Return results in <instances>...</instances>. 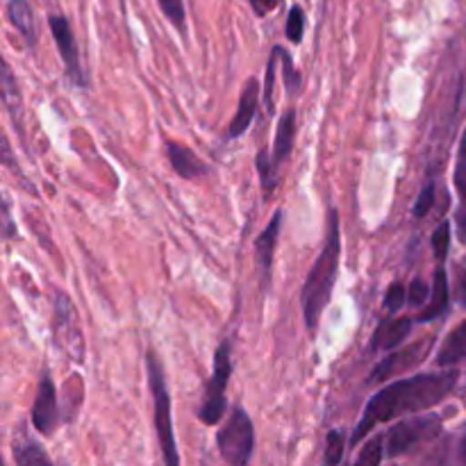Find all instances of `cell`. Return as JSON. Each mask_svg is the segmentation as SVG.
I'll use <instances>...</instances> for the list:
<instances>
[{
    "mask_svg": "<svg viewBox=\"0 0 466 466\" xmlns=\"http://www.w3.org/2000/svg\"><path fill=\"white\" fill-rule=\"evenodd\" d=\"M440 432L441 419L435 417V414L405 419V421L396 423V426L385 435V458L394 460L399 458V455L412 453L414 449L435 440Z\"/></svg>",
    "mask_w": 466,
    "mask_h": 466,
    "instance_id": "6",
    "label": "cell"
},
{
    "mask_svg": "<svg viewBox=\"0 0 466 466\" xmlns=\"http://www.w3.org/2000/svg\"><path fill=\"white\" fill-rule=\"evenodd\" d=\"M7 18L14 25V30L23 36L27 48L35 50L36 39H39V32H36V21H35V12H32V5L27 3V0H9Z\"/></svg>",
    "mask_w": 466,
    "mask_h": 466,
    "instance_id": "15",
    "label": "cell"
},
{
    "mask_svg": "<svg viewBox=\"0 0 466 466\" xmlns=\"http://www.w3.org/2000/svg\"><path fill=\"white\" fill-rule=\"evenodd\" d=\"M294 137H296V109L289 107L282 112L280 121L276 127V141H273V162L280 167L294 150Z\"/></svg>",
    "mask_w": 466,
    "mask_h": 466,
    "instance_id": "17",
    "label": "cell"
},
{
    "mask_svg": "<svg viewBox=\"0 0 466 466\" xmlns=\"http://www.w3.org/2000/svg\"><path fill=\"white\" fill-rule=\"evenodd\" d=\"M53 332L55 344L62 353H66L68 360H73L76 364L85 362V339H82V330L77 326L76 308H73L71 299L62 291L55 294Z\"/></svg>",
    "mask_w": 466,
    "mask_h": 466,
    "instance_id": "7",
    "label": "cell"
},
{
    "mask_svg": "<svg viewBox=\"0 0 466 466\" xmlns=\"http://www.w3.org/2000/svg\"><path fill=\"white\" fill-rule=\"evenodd\" d=\"M3 217H5V237H12L14 228H12V221H9V208H7V205H5Z\"/></svg>",
    "mask_w": 466,
    "mask_h": 466,
    "instance_id": "35",
    "label": "cell"
},
{
    "mask_svg": "<svg viewBox=\"0 0 466 466\" xmlns=\"http://www.w3.org/2000/svg\"><path fill=\"white\" fill-rule=\"evenodd\" d=\"M449 246H451V223L444 221L432 235V250H435L437 259H444L449 255Z\"/></svg>",
    "mask_w": 466,
    "mask_h": 466,
    "instance_id": "29",
    "label": "cell"
},
{
    "mask_svg": "<svg viewBox=\"0 0 466 466\" xmlns=\"http://www.w3.org/2000/svg\"><path fill=\"white\" fill-rule=\"evenodd\" d=\"M250 7H253V12L258 14V16H267V14H271L273 9L280 7L282 0H248Z\"/></svg>",
    "mask_w": 466,
    "mask_h": 466,
    "instance_id": "33",
    "label": "cell"
},
{
    "mask_svg": "<svg viewBox=\"0 0 466 466\" xmlns=\"http://www.w3.org/2000/svg\"><path fill=\"white\" fill-rule=\"evenodd\" d=\"M278 59H280V55H278V46H276V48H273V53H271V57H268L267 80H264V103H267L268 112H273V82H276Z\"/></svg>",
    "mask_w": 466,
    "mask_h": 466,
    "instance_id": "28",
    "label": "cell"
},
{
    "mask_svg": "<svg viewBox=\"0 0 466 466\" xmlns=\"http://www.w3.org/2000/svg\"><path fill=\"white\" fill-rule=\"evenodd\" d=\"M278 53H280V62H282V66H285V82H287V89H299V85H300V77H299V73H296V68H294V62H291V55H289V50L287 48H282V46H278Z\"/></svg>",
    "mask_w": 466,
    "mask_h": 466,
    "instance_id": "30",
    "label": "cell"
},
{
    "mask_svg": "<svg viewBox=\"0 0 466 466\" xmlns=\"http://www.w3.org/2000/svg\"><path fill=\"white\" fill-rule=\"evenodd\" d=\"M455 299L460 300L462 308H466V268H460L458 278H455Z\"/></svg>",
    "mask_w": 466,
    "mask_h": 466,
    "instance_id": "34",
    "label": "cell"
},
{
    "mask_svg": "<svg viewBox=\"0 0 466 466\" xmlns=\"http://www.w3.org/2000/svg\"><path fill=\"white\" fill-rule=\"evenodd\" d=\"M403 305H408V291H405V285L403 282H391V287L387 289V296H385L387 312L390 314L399 312Z\"/></svg>",
    "mask_w": 466,
    "mask_h": 466,
    "instance_id": "27",
    "label": "cell"
},
{
    "mask_svg": "<svg viewBox=\"0 0 466 466\" xmlns=\"http://www.w3.org/2000/svg\"><path fill=\"white\" fill-rule=\"evenodd\" d=\"M385 460V435H376L364 444L360 455L355 458V464H380Z\"/></svg>",
    "mask_w": 466,
    "mask_h": 466,
    "instance_id": "22",
    "label": "cell"
},
{
    "mask_svg": "<svg viewBox=\"0 0 466 466\" xmlns=\"http://www.w3.org/2000/svg\"><path fill=\"white\" fill-rule=\"evenodd\" d=\"M428 296H431V289H428L426 282H423L421 278H414L408 291V305H412V308H423Z\"/></svg>",
    "mask_w": 466,
    "mask_h": 466,
    "instance_id": "31",
    "label": "cell"
},
{
    "mask_svg": "<svg viewBox=\"0 0 466 466\" xmlns=\"http://www.w3.org/2000/svg\"><path fill=\"white\" fill-rule=\"evenodd\" d=\"M287 39L291 41V44H300L303 41V32H305V12L300 5H294V7L289 9V16H287Z\"/></svg>",
    "mask_w": 466,
    "mask_h": 466,
    "instance_id": "25",
    "label": "cell"
},
{
    "mask_svg": "<svg viewBox=\"0 0 466 466\" xmlns=\"http://www.w3.org/2000/svg\"><path fill=\"white\" fill-rule=\"evenodd\" d=\"M432 346H435V337H428V339L414 341V344L405 346V349L396 350L390 358L382 360L376 369L371 371V378H369V385H376V382L390 380V378L400 376V373H408L412 369H417L419 364L426 362V358L431 355Z\"/></svg>",
    "mask_w": 466,
    "mask_h": 466,
    "instance_id": "8",
    "label": "cell"
},
{
    "mask_svg": "<svg viewBox=\"0 0 466 466\" xmlns=\"http://www.w3.org/2000/svg\"><path fill=\"white\" fill-rule=\"evenodd\" d=\"M455 187L460 194V208H458V235L460 239L466 241V130L460 141L458 150V164H455Z\"/></svg>",
    "mask_w": 466,
    "mask_h": 466,
    "instance_id": "20",
    "label": "cell"
},
{
    "mask_svg": "<svg viewBox=\"0 0 466 466\" xmlns=\"http://www.w3.org/2000/svg\"><path fill=\"white\" fill-rule=\"evenodd\" d=\"M458 380L460 371L449 367L446 371L419 373V376L405 378V380H399L380 390L364 408L362 419H360L353 437H350V446H358L380 423L394 421V419L405 417V414L426 412V410L440 405L455 390Z\"/></svg>",
    "mask_w": 466,
    "mask_h": 466,
    "instance_id": "1",
    "label": "cell"
},
{
    "mask_svg": "<svg viewBox=\"0 0 466 466\" xmlns=\"http://www.w3.org/2000/svg\"><path fill=\"white\" fill-rule=\"evenodd\" d=\"M50 32H53V39L57 44L59 55H62L64 68H66V77L76 86H86V73L82 71L80 64V53H77L76 36H73L71 23L64 16H48Z\"/></svg>",
    "mask_w": 466,
    "mask_h": 466,
    "instance_id": "9",
    "label": "cell"
},
{
    "mask_svg": "<svg viewBox=\"0 0 466 466\" xmlns=\"http://www.w3.org/2000/svg\"><path fill=\"white\" fill-rule=\"evenodd\" d=\"M157 3H159V9H162L164 16L173 23V27H176L180 35H185L187 32L185 3H182V0H157Z\"/></svg>",
    "mask_w": 466,
    "mask_h": 466,
    "instance_id": "23",
    "label": "cell"
},
{
    "mask_svg": "<svg viewBox=\"0 0 466 466\" xmlns=\"http://www.w3.org/2000/svg\"><path fill=\"white\" fill-rule=\"evenodd\" d=\"M462 460L466 462V432H464V440H462Z\"/></svg>",
    "mask_w": 466,
    "mask_h": 466,
    "instance_id": "36",
    "label": "cell"
},
{
    "mask_svg": "<svg viewBox=\"0 0 466 466\" xmlns=\"http://www.w3.org/2000/svg\"><path fill=\"white\" fill-rule=\"evenodd\" d=\"M344 449L346 440L339 431H330L326 437V458L323 462L326 464H339L344 460Z\"/></svg>",
    "mask_w": 466,
    "mask_h": 466,
    "instance_id": "26",
    "label": "cell"
},
{
    "mask_svg": "<svg viewBox=\"0 0 466 466\" xmlns=\"http://www.w3.org/2000/svg\"><path fill=\"white\" fill-rule=\"evenodd\" d=\"M146 371H148V387L153 394V408H155V428H157L159 449H162L164 462L168 466L180 464V455H177L176 437H173V419H171V396H168L167 376H164V367L159 364L155 350H148L146 358Z\"/></svg>",
    "mask_w": 466,
    "mask_h": 466,
    "instance_id": "3",
    "label": "cell"
},
{
    "mask_svg": "<svg viewBox=\"0 0 466 466\" xmlns=\"http://www.w3.org/2000/svg\"><path fill=\"white\" fill-rule=\"evenodd\" d=\"M217 446L221 458L228 464L235 466H246L253 458L255 449V428L250 421L248 414L241 408H235L230 412V419L226 421V426L218 431L217 435Z\"/></svg>",
    "mask_w": 466,
    "mask_h": 466,
    "instance_id": "5",
    "label": "cell"
},
{
    "mask_svg": "<svg viewBox=\"0 0 466 466\" xmlns=\"http://www.w3.org/2000/svg\"><path fill=\"white\" fill-rule=\"evenodd\" d=\"M0 89H3L5 109H7L14 126H16V130L21 132L23 137V96L16 85V77H14L12 68H9V64H3V82H0Z\"/></svg>",
    "mask_w": 466,
    "mask_h": 466,
    "instance_id": "18",
    "label": "cell"
},
{
    "mask_svg": "<svg viewBox=\"0 0 466 466\" xmlns=\"http://www.w3.org/2000/svg\"><path fill=\"white\" fill-rule=\"evenodd\" d=\"M432 205H435V185H426V189L421 191V194H419V200L417 203H414V217L417 218H423V217H428V212H431L432 209Z\"/></svg>",
    "mask_w": 466,
    "mask_h": 466,
    "instance_id": "32",
    "label": "cell"
},
{
    "mask_svg": "<svg viewBox=\"0 0 466 466\" xmlns=\"http://www.w3.org/2000/svg\"><path fill=\"white\" fill-rule=\"evenodd\" d=\"M258 98H259V82L250 77L248 82L244 85L239 96V107H237L235 118H232L230 127H228V137L230 139H239L246 130L253 123L255 112H258Z\"/></svg>",
    "mask_w": 466,
    "mask_h": 466,
    "instance_id": "11",
    "label": "cell"
},
{
    "mask_svg": "<svg viewBox=\"0 0 466 466\" xmlns=\"http://www.w3.org/2000/svg\"><path fill=\"white\" fill-rule=\"evenodd\" d=\"M232 376V344L223 341L214 353L212 378L205 385V399L198 408V419L205 426H217L228 408L226 387Z\"/></svg>",
    "mask_w": 466,
    "mask_h": 466,
    "instance_id": "4",
    "label": "cell"
},
{
    "mask_svg": "<svg viewBox=\"0 0 466 466\" xmlns=\"http://www.w3.org/2000/svg\"><path fill=\"white\" fill-rule=\"evenodd\" d=\"M339 255H341V237H339V217L337 209L328 214V235L323 244L321 255L317 258L314 267L309 268L308 280H305L303 291H300V303H303V317L308 330H317L319 319L323 309L330 303L332 287H335L337 271H339Z\"/></svg>",
    "mask_w": 466,
    "mask_h": 466,
    "instance_id": "2",
    "label": "cell"
},
{
    "mask_svg": "<svg viewBox=\"0 0 466 466\" xmlns=\"http://www.w3.org/2000/svg\"><path fill=\"white\" fill-rule=\"evenodd\" d=\"M414 321L408 317H399V319H385L380 321V326L376 328L371 337V350H390L396 349L405 337L412 332Z\"/></svg>",
    "mask_w": 466,
    "mask_h": 466,
    "instance_id": "13",
    "label": "cell"
},
{
    "mask_svg": "<svg viewBox=\"0 0 466 466\" xmlns=\"http://www.w3.org/2000/svg\"><path fill=\"white\" fill-rule=\"evenodd\" d=\"M167 155L173 171H176L180 177H185V180H194V177L205 176V173L209 171L208 164L200 162V159L194 155V150L177 144V141H167Z\"/></svg>",
    "mask_w": 466,
    "mask_h": 466,
    "instance_id": "14",
    "label": "cell"
},
{
    "mask_svg": "<svg viewBox=\"0 0 466 466\" xmlns=\"http://www.w3.org/2000/svg\"><path fill=\"white\" fill-rule=\"evenodd\" d=\"M462 360H466V321L460 323L437 350V364L444 369L455 367Z\"/></svg>",
    "mask_w": 466,
    "mask_h": 466,
    "instance_id": "19",
    "label": "cell"
},
{
    "mask_svg": "<svg viewBox=\"0 0 466 466\" xmlns=\"http://www.w3.org/2000/svg\"><path fill=\"white\" fill-rule=\"evenodd\" d=\"M59 421L57 410V391H55L53 380L48 376L41 378L39 387H36L35 405H32V426L41 432V435H53Z\"/></svg>",
    "mask_w": 466,
    "mask_h": 466,
    "instance_id": "10",
    "label": "cell"
},
{
    "mask_svg": "<svg viewBox=\"0 0 466 466\" xmlns=\"http://www.w3.org/2000/svg\"><path fill=\"white\" fill-rule=\"evenodd\" d=\"M280 223H282V212H276L271 217V221H268V226L264 228L262 235H258V239H255V262H258L259 271H262L264 282H268V273H271V267H273V255H276Z\"/></svg>",
    "mask_w": 466,
    "mask_h": 466,
    "instance_id": "12",
    "label": "cell"
},
{
    "mask_svg": "<svg viewBox=\"0 0 466 466\" xmlns=\"http://www.w3.org/2000/svg\"><path fill=\"white\" fill-rule=\"evenodd\" d=\"M14 458H16V462L21 466H36V464H50V458L44 453V449H41L39 444H23V446H16V451H14Z\"/></svg>",
    "mask_w": 466,
    "mask_h": 466,
    "instance_id": "24",
    "label": "cell"
},
{
    "mask_svg": "<svg viewBox=\"0 0 466 466\" xmlns=\"http://www.w3.org/2000/svg\"><path fill=\"white\" fill-rule=\"evenodd\" d=\"M255 167H258V173H259V180H262L264 194L271 196L273 191H276V171H278V164L273 162V157H268L267 148L259 150L258 159H255Z\"/></svg>",
    "mask_w": 466,
    "mask_h": 466,
    "instance_id": "21",
    "label": "cell"
},
{
    "mask_svg": "<svg viewBox=\"0 0 466 466\" xmlns=\"http://www.w3.org/2000/svg\"><path fill=\"white\" fill-rule=\"evenodd\" d=\"M446 309H449V278H446L444 267H437L435 271V282H432V294L428 308H423L419 312V321L431 323L435 319L444 317Z\"/></svg>",
    "mask_w": 466,
    "mask_h": 466,
    "instance_id": "16",
    "label": "cell"
}]
</instances>
